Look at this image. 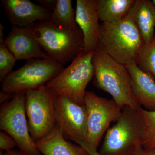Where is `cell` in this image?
<instances>
[{"label": "cell", "instance_id": "22", "mask_svg": "<svg viewBox=\"0 0 155 155\" xmlns=\"http://www.w3.org/2000/svg\"><path fill=\"white\" fill-rule=\"evenodd\" d=\"M17 146V143L13 137L4 131L0 132V148L1 150H12Z\"/></svg>", "mask_w": 155, "mask_h": 155}, {"label": "cell", "instance_id": "9", "mask_svg": "<svg viewBox=\"0 0 155 155\" xmlns=\"http://www.w3.org/2000/svg\"><path fill=\"white\" fill-rule=\"evenodd\" d=\"M84 105L87 112L85 143L97 150L102 137L111 123L116 122L121 116L122 108L114 100L98 96L91 91L86 92Z\"/></svg>", "mask_w": 155, "mask_h": 155}, {"label": "cell", "instance_id": "27", "mask_svg": "<svg viewBox=\"0 0 155 155\" xmlns=\"http://www.w3.org/2000/svg\"><path fill=\"white\" fill-rule=\"evenodd\" d=\"M5 28L2 24L1 23H0V44H2L5 42V40L4 39V33H3V31Z\"/></svg>", "mask_w": 155, "mask_h": 155}, {"label": "cell", "instance_id": "15", "mask_svg": "<svg viewBox=\"0 0 155 155\" xmlns=\"http://www.w3.org/2000/svg\"><path fill=\"white\" fill-rule=\"evenodd\" d=\"M38 149L43 155H89L78 144L67 141L58 125L49 134L35 142Z\"/></svg>", "mask_w": 155, "mask_h": 155}, {"label": "cell", "instance_id": "21", "mask_svg": "<svg viewBox=\"0 0 155 155\" xmlns=\"http://www.w3.org/2000/svg\"><path fill=\"white\" fill-rule=\"evenodd\" d=\"M17 61V58L5 44H0V81L3 80L12 72Z\"/></svg>", "mask_w": 155, "mask_h": 155}, {"label": "cell", "instance_id": "28", "mask_svg": "<svg viewBox=\"0 0 155 155\" xmlns=\"http://www.w3.org/2000/svg\"><path fill=\"white\" fill-rule=\"evenodd\" d=\"M143 148L142 147L140 146L136 150L135 152L132 155H143Z\"/></svg>", "mask_w": 155, "mask_h": 155}, {"label": "cell", "instance_id": "19", "mask_svg": "<svg viewBox=\"0 0 155 155\" xmlns=\"http://www.w3.org/2000/svg\"><path fill=\"white\" fill-rule=\"evenodd\" d=\"M137 112L142 123V147L143 149L155 147V111H148L140 107Z\"/></svg>", "mask_w": 155, "mask_h": 155}, {"label": "cell", "instance_id": "17", "mask_svg": "<svg viewBox=\"0 0 155 155\" xmlns=\"http://www.w3.org/2000/svg\"><path fill=\"white\" fill-rule=\"evenodd\" d=\"M135 0H97L100 20L104 23H118L128 14Z\"/></svg>", "mask_w": 155, "mask_h": 155}, {"label": "cell", "instance_id": "25", "mask_svg": "<svg viewBox=\"0 0 155 155\" xmlns=\"http://www.w3.org/2000/svg\"><path fill=\"white\" fill-rule=\"evenodd\" d=\"M3 155H24L20 151L17 150H10L6 151L3 153Z\"/></svg>", "mask_w": 155, "mask_h": 155}, {"label": "cell", "instance_id": "23", "mask_svg": "<svg viewBox=\"0 0 155 155\" xmlns=\"http://www.w3.org/2000/svg\"><path fill=\"white\" fill-rule=\"evenodd\" d=\"M58 0H36L40 5L52 12L55 8Z\"/></svg>", "mask_w": 155, "mask_h": 155}, {"label": "cell", "instance_id": "8", "mask_svg": "<svg viewBox=\"0 0 155 155\" xmlns=\"http://www.w3.org/2000/svg\"><path fill=\"white\" fill-rule=\"evenodd\" d=\"M54 99V94L45 85L26 93L25 112L30 135L35 142L56 126Z\"/></svg>", "mask_w": 155, "mask_h": 155}, {"label": "cell", "instance_id": "24", "mask_svg": "<svg viewBox=\"0 0 155 155\" xmlns=\"http://www.w3.org/2000/svg\"><path fill=\"white\" fill-rule=\"evenodd\" d=\"M75 142L83 147L88 153L89 155H101L98 152H97V151L93 150L91 148L88 147L84 141L76 140L75 141Z\"/></svg>", "mask_w": 155, "mask_h": 155}, {"label": "cell", "instance_id": "10", "mask_svg": "<svg viewBox=\"0 0 155 155\" xmlns=\"http://www.w3.org/2000/svg\"><path fill=\"white\" fill-rule=\"evenodd\" d=\"M54 95L56 125L64 135L70 139L85 142L87 132L86 106L80 105L62 96Z\"/></svg>", "mask_w": 155, "mask_h": 155}, {"label": "cell", "instance_id": "18", "mask_svg": "<svg viewBox=\"0 0 155 155\" xmlns=\"http://www.w3.org/2000/svg\"><path fill=\"white\" fill-rule=\"evenodd\" d=\"M50 21L57 26L67 29L79 28L75 20V10L71 0H58Z\"/></svg>", "mask_w": 155, "mask_h": 155}, {"label": "cell", "instance_id": "20", "mask_svg": "<svg viewBox=\"0 0 155 155\" xmlns=\"http://www.w3.org/2000/svg\"><path fill=\"white\" fill-rule=\"evenodd\" d=\"M135 63L140 69L155 79V34L153 40L145 45Z\"/></svg>", "mask_w": 155, "mask_h": 155}, {"label": "cell", "instance_id": "29", "mask_svg": "<svg viewBox=\"0 0 155 155\" xmlns=\"http://www.w3.org/2000/svg\"><path fill=\"white\" fill-rule=\"evenodd\" d=\"M152 2L154 6L155 7V0H153V1H152Z\"/></svg>", "mask_w": 155, "mask_h": 155}, {"label": "cell", "instance_id": "6", "mask_svg": "<svg viewBox=\"0 0 155 155\" xmlns=\"http://www.w3.org/2000/svg\"><path fill=\"white\" fill-rule=\"evenodd\" d=\"M64 65L51 59H31L22 67L12 71L2 81L1 91L14 97L45 85L59 75Z\"/></svg>", "mask_w": 155, "mask_h": 155}, {"label": "cell", "instance_id": "3", "mask_svg": "<svg viewBox=\"0 0 155 155\" xmlns=\"http://www.w3.org/2000/svg\"><path fill=\"white\" fill-rule=\"evenodd\" d=\"M33 29L42 50L51 59L64 66L83 51L84 36L80 28H63L49 19L34 23Z\"/></svg>", "mask_w": 155, "mask_h": 155}, {"label": "cell", "instance_id": "1", "mask_svg": "<svg viewBox=\"0 0 155 155\" xmlns=\"http://www.w3.org/2000/svg\"><path fill=\"white\" fill-rule=\"evenodd\" d=\"M145 43L127 15L118 23H100L97 47L122 65L135 63Z\"/></svg>", "mask_w": 155, "mask_h": 155}, {"label": "cell", "instance_id": "7", "mask_svg": "<svg viewBox=\"0 0 155 155\" xmlns=\"http://www.w3.org/2000/svg\"><path fill=\"white\" fill-rule=\"evenodd\" d=\"M26 93L17 94L2 103L0 128L14 138L24 155H41L29 132L25 112Z\"/></svg>", "mask_w": 155, "mask_h": 155}, {"label": "cell", "instance_id": "2", "mask_svg": "<svg viewBox=\"0 0 155 155\" xmlns=\"http://www.w3.org/2000/svg\"><path fill=\"white\" fill-rule=\"evenodd\" d=\"M92 63L95 70V86L108 93L122 108L127 106L137 111L141 107L134 96L130 74L125 65L115 61L98 48L94 51Z\"/></svg>", "mask_w": 155, "mask_h": 155}, {"label": "cell", "instance_id": "14", "mask_svg": "<svg viewBox=\"0 0 155 155\" xmlns=\"http://www.w3.org/2000/svg\"><path fill=\"white\" fill-rule=\"evenodd\" d=\"M130 74L131 88L137 102L145 110L155 111V79L133 63L125 66Z\"/></svg>", "mask_w": 155, "mask_h": 155}, {"label": "cell", "instance_id": "12", "mask_svg": "<svg viewBox=\"0 0 155 155\" xmlns=\"http://www.w3.org/2000/svg\"><path fill=\"white\" fill-rule=\"evenodd\" d=\"M75 20L84 36V53L94 51L97 47L100 23L97 0H77Z\"/></svg>", "mask_w": 155, "mask_h": 155}, {"label": "cell", "instance_id": "11", "mask_svg": "<svg viewBox=\"0 0 155 155\" xmlns=\"http://www.w3.org/2000/svg\"><path fill=\"white\" fill-rule=\"evenodd\" d=\"M4 44L17 61L51 59L37 41L34 33L33 24L24 27L12 26Z\"/></svg>", "mask_w": 155, "mask_h": 155}, {"label": "cell", "instance_id": "13", "mask_svg": "<svg viewBox=\"0 0 155 155\" xmlns=\"http://www.w3.org/2000/svg\"><path fill=\"white\" fill-rule=\"evenodd\" d=\"M1 4L12 26L24 27L49 20L51 11L30 0H2Z\"/></svg>", "mask_w": 155, "mask_h": 155}, {"label": "cell", "instance_id": "4", "mask_svg": "<svg viewBox=\"0 0 155 155\" xmlns=\"http://www.w3.org/2000/svg\"><path fill=\"white\" fill-rule=\"evenodd\" d=\"M94 51L82 52L46 86L54 94L65 97L80 105H84L87 86L94 77Z\"/></svg>", "mask_w": 155, "mask_h": 155}, {"label": "cell", "instance_id": "30", "mask_svg": "<svg viewBox=\"0 0 155 155\" xmlns=\"http://www.w3.org/2000/svg\"><path fill=\"white\" fill-rule=\"evenodd\" d=\"M0 155H3V153L2 150H1L0 151Z\"/></svg>", "mask_w": 155, "mask_h": 155}, {"label": "cell", "instance_id": "16", "mask_svg": "<svg viewBox=\"0 0 155 155\" xmlns=\"http://www.w3.org/2000/svg\"><path fill=\"white\" fill-rule=\"evenodd\" d=\"M127 15L135 23L145 44L150 42L155 34V7L152 1L135 0Z\"/></svg>", "mask_w": 155, "mask_h": 155}, {"label": "cell", "instance_id": "5", "mask_svg": "<svg viewBox=\"0 0 155 155\" xmlns=\"http://www.w3.org/2000/svg\"><path fill=\"white\" fill-rule=\"evenodd\" d=\"M143 127L137 111L125 106L115 123L106 132L99 153L101 155H132L141 142Z\"/></svg>", "mask_w": 155, "mask_h": 155}, {"label": "cell", "instance_id": "26", "mask_svg": "<svg viewBox=\"0 0 155 155\" xmlns=\"http://www.w3.org/2000/svg\"><path fill=\"white\" fill-rule=\"evenodd\" d=\"M143 155H155V147L152 148L143 149Z\"/></svg>", "mask_w": 155, "mask_h": 155}]
</instances>
